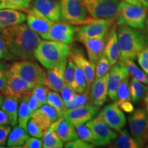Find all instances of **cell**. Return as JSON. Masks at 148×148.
<instances>
[{"mask_svg":"<svg viewBox=\"0 0 148 148\" xmlns=\"http://www.w3.org/2000/svg\"><path fill=\"white\" fill-rule=\"evenodd\" d=\"M0 34L12 57L23 59L34 56V51L41 41L39 35L23 23L4 28Z\"/></svg>","mask_w":148,"mask_h":148,"instance_id":"6da1fadb","label":"cell"},{"mask_svg":"<svg viewBox=\"0 0 148 148\" xmlns=\"http://www.w3.org/2000/svg\"><path fill=\"white\" fill-rule=\"evenodd\" d=\"M116 32L121 61L134 60L140 51L148 45V35L143 29L121 25Z\"/></svg>","mask_w":148,"mask_h":148,"instance_id":"7a4b0ae2","label":"cell"},{"mask_svg":"<svg viewBox=\"0 0 148 148\" xmlns=\"http://www.w3.org/2000/svg\"><path fill=\"white\" fill-rule=\"evenodd\" d=\"M69 53V44L45 39L37 46L34 56L44 67L49 69L67 60Z\"/></svg>","mask_w":148,"mask_h":148,"instance_id":"3957f363","label":"cell"},{"mask_svg":"<svg viewBox=\"0 0 148 148\" xmlns=\"http://www.w3.org/2000/svg\"><path fill=\"white\" fill-rule=\"evenodd\" d=\"M147 15V8L143 5H132L121 1L115 22L117 25H127L136 29H144Z\"/></svg>","mask_w":148,"mask_h":148,"instance_id":"277c9868","label":"cell"},{"mask_svg":"<svg viewBox=\"0 0 148 148\" xmlns=\"http://www.w3.org/2000/svg\"><path fill=\"white\" fill-rule=\"evenodd\" d=\"M9 71L22 77L34 86L38 84L46 85V72L32 61L21 60L14 62L9 67Z\"/></svg>","mask_w":148,"mask_h":148,"instance_id":"5b68a950","label":"cell"},{"mask_svg":"<svg viewBox=\"0 0 148 148\" xmlns=\"http://www.w3.org/2000/svg\"><path fill=\"white\" fill-rule=\"evenodd\" d=\"M114 22L115 18L87 17L80 26L76 27L77 38L80 40L82 38H104Z\"/></svg>","mask_w":148,"mask_h":148,"instance_id":"8992f818","label":"cell"},{"mask_svg":"<svg viewBox=\"0 0 148 148\" xmlns=\"http://www.w3.org/2000/svg\"><path fill=\"white\" fill-rule=\"evenodd\" d=\"M131 134L140 147H143L148 140V122L147 112L144 109L138 108L128 116Z\"/></svg>","mask_w":148,"mask_h":148,"instance_id":"52a82bcc","label":"cell"},{"mask_svg":"<svg viewBox=\"0 0 148 148\" xmlns=\"http://www.w3.org/2000/svg\"><path fill=\"white\" fill-rule=\"evenodd\" d=\"M88 14L92 18H115L120 0H83Z\"/></svg>","mask_w":148,"mask_h":148,"instance_id":"ba28073f","label":"cell"},{"mask_svg":"<svg viewBox=\"0 0 148 148\" xmlns=\"http://www.w3.org/2000/svg\"><path fill=\"white\" fill-rule=\"evenodd\" d=\"M62 21L71 25H81L87 18L83 0H61Z\"/></svg>","mask_w":148,"mask_h":148,"instance_id":"9c48e42d","label":"cell"},{"mask_svg":"<svg viewBox=\"0 0 148 148\" xmlns=\"http://www.w3.org/2000/svg\"><path fill=\"white\" fill-rule=\"evenodd\" d=\"M86 125L93 134L95 139L92 145L94 146L108 145L117 136L116 133L98 116L95 119L86 122Z\"/></svg>","mask_w":148,"mask_h":148,"instance_id":"30bf717a","label":"cell"},{"mask_svg":"<svg viewBox=\"0 0 148 148\" xmlns=\"http://www.w3.org/2000/svg\"><path fill=\"white\" fill-rule=\"evenodd\" d=\"M98 116L108 126L117 132H120L126 123V117L123 110L116 102L105 106L98 114Z\"/></svg>","mask_w":148,"mask_h":148,"instance_id":"8fae6325","label":"cell"},{"mask_svg":"<svg viewBox=\"0 0 148 148\" xmlns=\"http://www.w3.org/2000/svg\"><path fill=\"white\" fill-rule=\"evenodd\" d=\"M27 12L26 21L28 26L40 37L45 39L53 21L48 18L34 7L29 8Z\"/></svg>","mask_w":148,"mask_h":148,"instance_id":"7c38bea8","label":"cell"},{"mask_svg":"<svg viewBox=\"0 0 148 148\" xmlns=\"http://www.w3.org/2000/svg\"><path fill=\"white\" fill-rule=\"evenodd\" d=\"M75 32L76 27L71 24L64 21H56L49 29L45 39L71 44L73 41Z\"/></svg>","mask_w":148,"mask_h":148,"instance_id":"4fadbf2b","label":"cell"},{"mask_svg":"<svg viewBox=\"0 0 148 148\" xmlns=\"http://www.w3.org/2000/svg\"><path fill=\"white\" fill-rule=\"evenodd\" d=\"M34 86L18 75L10 73L8 69V81L6 86L1 92L5 96H11L16 98H21L29 91H32Z\"/></svg>","mask_w":148,"mask_h":148,"instance_id":"5bb4252c","label":"cell"},{"mask_svg":"<svg viewBox=\"0 0 148 148\" xmlns=\"http://www.w3.org/2000/svg\"><path fill=\"white\" fill-rule=\"evenodd\" d=\"M99 107L89 103L76 108L66 109L63 116L74 125L85 123L91 120L97 114Z\"/></svg>","mask_w":148,"mask_h":148,"instance_id":"9a60e30c","label":"cell"},{"mask_svg":"<svg viewBox=\"0 0 148 148\" xmlns=\"http://www.w3.org/2000/svg\"><path fill=\"white\" fill-rule=\"evenodd\" d=\"M129 72L123 61H118L110 69L108 75V96L112 101H116L118 86L125 77L129 76Z\"/></svg>","mask_w":148,"mask_h":148,"instance_id":"2e32d148","label":"cell"},{"mask_svg":"<svg viewBox=\"0 0 148 148\" xmlns=\"http://www.w3.org/2000/svg\"><path fill=\"white\" fill-rule=\"evenodd\" d=\"M109 72L103 76L95 79L90 86V103L101 107L106 102L108 97Z\"/></svg>","mask_w":148,"mask_h":148,"instance_id":"e0dca14e","label":"cell"},{"mask_svg":"<svg viewBox=\"0 0 148 148\" xmlns=\"http://www.w3.org/2000/svg\"><path fill=\"white\" fill-rule=\"evenodd\" d=\"M69 56L71 58L75 65L79 66L84 72L87 82V90H90V86L95 80V64L92 63L89 59L86 58L81 51L75 49L71 52Z\"/></svg>","mask_w":148,"mask_h":148,"instance_id":"ac0fdd59","label":"cell"},{"mask_svg":"<svg viewBox=\"0 0 148 148\" xmlns=\"http://www.w3.org/2000/svg\"><path fill=\"white\" fill-rule=\"evenodd\" d=\"M116 22H114L105 36L106 45L103 53L110 61L112 66L116 64L120 58V49L116 32Z\"/></svg>","mask_w":148,"mask_h":148,"instance_id":"d6986e66","label":"cell"},{"mask_svg":"<svg viewBox=\"0 0 148 148\" xmlns=\"http://www.w3.org/2000/svg\"><path fill=\"white\" fill-rule=\"evenodd\" d=\"M33 7L53 22L62 21L61 0H34Z\"/></svg>","mask_w":148,"mask_h":148,"instance_id":"ffe728a7","label":"cell"},{"mask_svg":"<svg viewBox=\"0 0 148 148\" xmlns=\"http://www.w3.org/2000/svg\"><path fill=\"white\" fill-rule=\"evenodd\" d=\"M67 60L58 65L47 69L46 71V86L53 91L60 92L64 84V71Z\"/></svg>","mask_w":148,"mask_h":148,"instance_id":"44dd1931","label":"cell"},{"mask_svg":"<svg viewBox=\"0 0 148 148\" xmlns=\"http://www.w3.org/2000/svg\"><path fill=\"white\" fill-rule=\"evenodd\" d=\"M51 126L53 127L58 137L63 141V143H66L78 138L75 125L68 121L63 116L54 122Z\"/></svg>","mask_w":148,"mask_h":148,"instance_id":"7402d4cb","label":"cell"},{"mask_svg":"<svg viewBox=\"0 0 148 148\" xmlns=\"http://www.w3.org/2000/svg\"><path fill=\"white\" fill-rule=\"evenodd\" d=\"M86 48L88 59L92 63L96 64L98 60L103 55L106 38H82L79 40Z\"/></svg>","mask_w":148,"mask_h":148,"instance_id":"603a6c76","label":"cell"},{"mask_svg":"<svg viewBox=\"0 0 148 148\" xmlns=\"http://www.w3.org/2000/svg\"><path fill=\"white\" fill-rule=\"evenodd\" d=\"M26 15L20 10L10 8L0 9V31L12 25L23 23Z\"/></svg>","mask_w":148,"mask_h":148,"instance_id":"cb8c5ba5","label":"cell"},{"mask_svg":"<svg viewBox=\"0 0 148 148\" xmlns=\"http://www.w3.org/2000/svg\"><path fill=\"white\" fill-rule=\"evenodd\" d=\"M21 100L19 98L11 96H5L1 108L8 114L12 126H15L18 123V103Z\"/></svg>","mask_w":148,"mask_h":148,"instance_id":"d4e9b609","label":"cell"},{"mask_svg":"<svg viewBox=\"0 0 148 148\" xmlns=\"http://www.w3.org/2000/svg\"><path fill=\"white\" fill-rule=\"evenodd\" d=\"M32 115L40 119L49 127H50L54 122L61 117L57 110L47 103L40 106Z\"/></svg>","mask_w":148,"mask_h":148,"instance_id":"484cf974","label":"cell"},{"mask_svg":"<svg viewBox=\"0 0 148 148\" xmlns=\"http://www.w3.org/2000/svg\"><path fill=\"white\" fill-rule=\"evenodd\" d=\"M29 137V134L26 130L19 125H15L9 133L7 145L9 147H21Z\"/></svg>","mask_w":148,"mask_h":148,"instance_id":"4316f807","label":"cell"},{"mask_svg":"<svg viewBox=\"0 0 148 148\" xmlns=\"http://www.w3.org/2000/svg\"><path fill=\"white\" fill-rule=\"evenodd\" d=\"M49 127L38 117L32 115L27 125V131L30 136L36 138H42L44 133Z\"/></svg>","mask_w":148,"mask_h":148,"instance_id":"83f0119b","label":"cell"},{"mask_svg":"<svg viewBox=\"0 0 148 148\" xmlns=\"http://www.w3.org/2000/svg\"><path fill=\"white\" fill-rule=\"evenodd\" d=\"M114 147L118 148H138V143L129 134L127 130H121L119 136L114 140Z\"/></svg>","mask_w":148,"mask_h":148,"instance_id":"f1b7e54d","label":"cell"},{"mask_svg":"<svg viewBox=\"0 0 148 148\" xmlns=\"http://www.w3.org/2000/svg\"><path fill=\"white\" fill-rule=\"evenodd\" d=\"M147 86L140 82L135 77H132L130 84V91L131 100L134 103L138 102L147 92Z\"/></svg>","mask_w":148,"mask_h":148,"instance_id":"f546056e","label":"cell"},{"mask_svg":"<svg viewBox=\"0 0 148 148\" xmlns=\"http://www.w3.org/2000/svg\"><path fill=\"white\" fill-rule=\"evenodd\" d=\"M41 140L42 147L44 148H61L63 147V141L58 137L51 125L44 133Z\"/></svg>","mask_w":148,"mask_h":148,"instance_id":"4dcf8cb0","label":"cell"},{"mask_svg":"<svg viewBox=\"0 0 148 148\" xmlns=\"http://www.w3.org/2000/svg\"><path fill=\"white\" fill-rule=\"evenodd\" d=\"M29 112L28 105H27V99L25 95L21 98L20 103L18 105V125L27 130V125L29 119L31 117Z\"/></svg>","mask_w":148,"mask_h":148,"instance_id":"1f68e13d","label":"cell"},{"mask_svg":"<svg viewBox=\"0 0 148 148\" xmlns=\"http://www.w3.org/2000/svg\"><path fill=\"white\" fill-rule=\"evenodd\" d=\"M125 66H126L129 73H130L136 79L140 81L143 84L148 85V75L143 70L140 69L138 66L135 64L133 60H126L123 61Z\"/></svg>","mask_w":148,"mask_h":148,"instance_id":"d6a6232c","label":"cell"},{"mask_svg":"<svg viewBox=\"0 0 148 148\" xmlns=\"http://www.w3.org/2000/svg\"><path fill=\"white\" fill-rule=\"evenodd\" d=\"M47 103L55 108L61 116L64 115L66 108L64 106L62 97L58 93V92L53 91V90L48 91L47 95Z\"/></svg>","mask_w":148,"mask_h":148,"instance_id":"836d02e7","label":"cell"},{"mask_svg":"<svg viewBox=\"0 0 148 148\" xmlns=\"http://www.w3.org/2000/svg\"><path fill=\"white\" fill-rule=\"evenodd\" d=\"M71 87L77 93H82L87 90V82L86 77L82 70L77 66H75V75Z\"/></svg>","mask_w":148,"mask_h":148,"instance_id":"e575fe53","label":"cell"},{"mask_svg":"<svg viewBox=\"0 0 148 148\" xmlns=\"http://www.w3.org/2000/svg\"><path fill=\"white\" fill-rule=\"evenodd\" d=\"M126 101H131L129 76L125 77L118 86L117 90H116V99L115 102L119 106L121 103Z\"/></svg>","mask_w":148,"mask_h":148,"instance_id":"d590c367","label":"cell"},{"mask_svg":"<svg viewBox=\"0 0 148 148\" xmlns=\"http://www.w3.org/2000/svg\"><path fill=\"white\" fill-rule=\"evenodd\" d=\"M111 66L112 65H111L110 61L103 53V55L101 56V58L98 60L95 64V79L99 78L108 73L109 70L110 69Z\"/></svg>","mask_w":148,"mask_h":148,"instance_id":"8d00e7d4","label":"cell"},{"mask_svg":"<svg viewBox=\"0 0 148 148\" xmlns=\"http://www.w3.org/2000/svg\"><path fill=\"white\" fill-rule=\"evenodd\" d=\"M75 128L78 138H81L84 141L92 144L95 138H94L92 131L87 125L84 123H80V124L75 125Z\"/></svg>","mask_w":148,"mask_h":148,"instance_id":"74e56055","label":"cell"},{"mask_svg":"<svg viewBox=\"0 0 148 148\" xmlns=\"http://www.w3.org/2000/svg\"><path fill=\"white\" fill-rule=\"evenodd\" d=\"M49 88L45 84H38L34 86L32 92L38 101L40 107L47 103V95Z\"/></svg>","mask_w":148,"mask_h":148,"instance_id":"f35d334b","label":"cell"},{"mask_svg":"<svg viewBox=\"0 0 148 148\" xmlns=\"http://www.w3.org/2000/svg\"><path fill=\"white\" fill-rule=\"evenodd\" d=\"M75 64L74 63L73 60L69 57L66 62V66L64 71V83L71 86L73 83L74 75H75Z\"/></svg>","mask_w":148,"mask_h":148,"instance_id":"ab89813d","label":"cell"},{"mask_svg":"<svg viewBox=\"0 0 148 148\" xmlns=\"http://www.w3.org/2000/svg\"><path fill=\"white\" fill-rule=\"evenodd\" d=\"M60 92V96L61 97H62V101H63V103L65 107L68 103H70L72 100H73V98L75 97V96L77 93L71 86L65 84V83H64L62 88H61Z\"/></svg>","mask_w":148,"mask_h":148,"instance_id":"60d3db41","label":"cell"},{"mask_svg":"<svg viewBox=\"0 0 148 148\" xmlns=\"http://www.w3.org/2000/svg\"><path fill=\"white\" fill-rule=\"evenodd\" d=\"M88 92L87 90L82 93H76L75 97L73 98V99L71 102L68 103L66 106V108H76V107L83 106V105L86 104L88 100Z\"/></svg>","mask_w":148,"mask_h":148,"instance_id":"b9f144b4","label":"cell"},{"mask_svg":"<svg viewBox=\"0 0 148 148\" xmlns=\"http://www.w3.org/2000/svg\"><path fill=\"white\" fill-rule=\"evenodd\" d=\"M24 95H25V97H26L29 112H30L31 116H32V114L40 108L38 99H37L36 96L34 95L32 90V91L28 92L27 93H26Z\"/></svg>","mask_w":148,"mask_h":148,"instance_id":"7bdbcfd3","label":"cell"},{"mask_svg":"<svg viewBox=\"0 0 148 148\" xmlns=\"http://www.w3.org/2000/svg\"><path fill=\"white\" fill-rule=\"evenodd\" d=\"M137 60L141 69L148 75V45L140 51L137 56Z\"/></svg>","mask_w":148,"mask_h":148,"instance_id":"ee69618b","label":"cell"},{"mask_svg":"<svg viewBox=\"0 0 148 148\" xmlns=\"http://www.w3.org/2000/svg\"><path fill=\"white\" fill-rule=\"evenodd\" d=\"M8 66L2 62H0V92L3 91L6 86L7 81H8Z\"/></svg>","mask_w":148,"mask_h":148,"instance_id":"f6af8a7d","label":"cell"},{"mask_svg":"<svg viewBox=\"0 0 148 148\" xmlns=\"http://www.w3.org/2000/svg\"><path fill=\"white\" fill-rule=\"evenodd\" d=\"M64 147L66 148H89L94 147V145L92 143H88L81 138H77L75 140L66 142Z\"/></svg>","mask_w":148,"mask_h":148,"instance_id":"bcb514c9","label":"cell"},{"mask_svg":"<svg viewBox=\"0 0 148 148\" xmlns=\"http://www.w3.org/2000/svg\"><path fill=\"white\" fill-rule=\"evenodd\" d=\"M11 130V126L9 125H0V147H3L7 143V139Z\"/></svg>","mask_w":148,"mask_h":148,"instance_id":"7dc6e473","label":"cell"},{"mask_svg":"<svg viewBox=\"0 0 148 148\" xmlns=\"http://www.w3.org/2000/svg\"><path fill=\"white\" fill-rule=\"evenodd\" d=\"M23 148H41L42 147V142L40 138H36L32 136L29 137L25 142V143L21 146Z\"/></svg>","mask_w":148,"mask_h":148,"instance_id":"c3c4849f","label":"cell"},{"mask_svg":"<svg viewBox=\"0 0 148 148\" xmlns=\"http://www.w3.org/2000/svg\"><path fill=\"white\" fill-rule=\"evenodd\" d=\"M3 8H10L17 10L20 11L25 12V10L22 8L21 5H19L17 3L13 0H1L0 2V9Z\"/></svg>","mask_w":148,"mask_h":148,"instance_id":"681fc988","label":"cell"},{"mask_svg":"<svg viewBox=\"0 0 148 148\" xmlns=\"http://www.w3.org/2000/svg\"><path fill=\"white\" fill-rule=\"evenodd\" d=\"M11 57H12V56L10 54L3 37L0 34V60L3 58H10Z\"/></svg>","mask_w":148,"mask_h":148,"instance_id":"f907efd6","label":"cell"},{"mask_svg":"<svg viewBox=\"0 0 148 148\" xmlns=\"http://www.w3.org/2000/svg\"><path fill=\"white\" fill-rule=\"evenodd\" d=\"M119 107L122 110L125 112H127V113H132L134 111V107H133L132 103L130 101H126L121 103L119 105Z\"/></svg>","mask_w":148,"mask_h":148,"instance_id":"816d5d0a","label":"cell"},{"mask_svg":"<svg viewBox=\"0 0 148 148\" xmlns=\"http://www.w3.org/2000/svg\"><path fill=\"white\" fill-rule=\"evenodd\" d=\"M10 124V119L8 114L2 109H0V125H5Z\"/></svg>","mask_w":148,"mask_h":148,"instance_id":"f5cc1de1","label":"cell"},{"mask_svg":"<svg viewBox=\"0 0 148 148\" xmlns=\"http://www.w3.org/2000/svg\"><path fill=\"white\" fill-rule=\"evenodd\" d=\"M16 3H17L18 5H21L24 10L25 12H27V10L30 8L31 3L32 0H13Z\"/></svg>","mask_w":148,"mask_h":148,"instance_id":"db71d44e","label":"cell"},{"mask_svg":"<svg viewBox=\"0 0 148 148\" xmlns=\"http://www.w3.org/2000/svg\"><path fill=\"white\" fill-rule=\"evenodd\" d=\"M122 1L132 5H143L140 0H122Z\"/></svg>","mask_w":148,"mask_h":148,"instance_id":"11a10c76","label":"cell"},{"mask_svg":"<svg viewBox=\"0 0 148 148\" xmlns=\"http://www.w3.org/2000/svg\"><path fill=\"white\" fill-rule=\"evenodd\" d=\"M142 4H143L144 6H145L146 8H148V0H140Z\"/></svg>","mask_w":148,"mask_h":148,"instance_id":"9f6ffc18","label":"cell"},{"mask_svg":"<svg viewBox=\"0 0 148 148\" xmlns=\"http://www.w3.org/2000/svg\"><path fill=\"white\" fill-rule=\"evenodd\" d=\"M3 93H0V107L1 106V105H2V103H3Z\"/></svg>","mask_w":148,"mask_h":148,"instance_id":"6f0895ef","label":"cell"},{"mask_svg":"<svg viewBox=\"0 0 148 148\" xmlns=\"http://www.w3.org/2000/svg\"><path fill=\"white\" fill-rule=\"evenodd\" d=\"M145 102L146 103V105H148V92L147 93V95L145 98Z\"/></svg>","mask_w":148,"mask_h":148,"instance_id":"680465c9","label":"cell"},{"mask_svg":"<svg viewBox=\"0 0 148 148\" xmlns=\"http://www.w3.org/2000/svg\"><path fill=\"white\" fill-rule=\"evenodd\" d=\"M147 106V122H148V105H146Z\"/></svg>","mask_w":148,"mask_h":148,"instance_id":"91938a15","label":"cell"},{"mask_svg":"<svg viewBox=\"0 0 148 148\" xmlns=\"http://www.w3.org/2000/svg\"><path fill=\"white\" fill-rule=\"evenodd\" d=\"M147 31H148V18L147 19Z\"/></svg>","mask_w":148,"mask_h":148,"instance_id":"94428289","label":"cell"},{"mask_svg":"<svg viewBox=\"0 0 148 148\" xmlns=\"http://www.w3.org/2000/svg\"><path fill=\"white\" fill-rule=\"evenodd\" d=\"M147 147H148V144H147Z\"/></svg>","mask_w":148,"mask_h":148,"instance_id":"6125c7cd","label":"cell"},{"mask_svg":"<svg viewBox=\"0 0 148 148\" xmlns=\"http://www.w3.org/2000/svg\"><path fill=\"white\" fill-rule=\"evenodd\" d=\"M0 2H1V0H0Z\"/></svg>","mask_w":148,"mask_h":148,"instance_id":"be15d7a7","label":"cell"}]
</instances>
